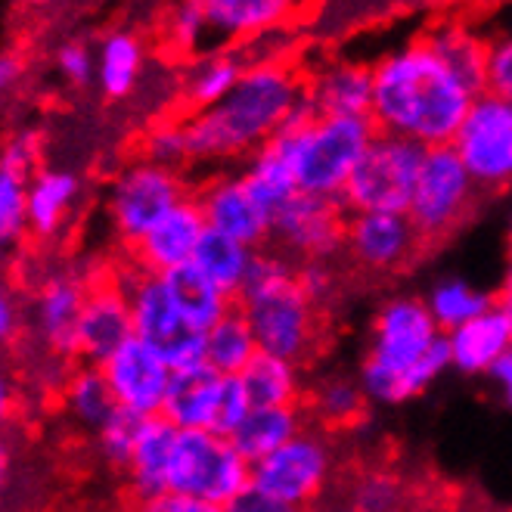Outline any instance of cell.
Segmentation results:
<instances>
[{
  "label": "cell",
  "mask_w": 512,
  "mask_h": 512,
  "mask_svg": "<svg viewBox=\"0 0 512 512\" xmlns=\"http://www.w3.org/2000/svg\"><path fill=\"white\" fill-rule=\"evenodd\" d=\"M255 354H258V342L249 323V311L243 305V298L230 295L227 314L205 333V364L218 370L221 376H239Z\"/></svg>",
  "instance_id": "f1b7e54d"
},
{
  "label": "cell",
  "mask_w": 512,
  "mask_h": 512,
  "mask_svg": "<svg viewBox=\"0 0 512 512\" xmlns=\"http://www.w3.org/2000/svg\"><path fill=\"white\" fill-rule=\"evenodd\" d=\"M450 357V342L435 336V317L423 301H391L376 320V345L367 354V388L385 401L410 398Z\"/></svg>",
  "instance_id": "5b68a950"
},
{
  "label": "cell",
  "mask_w": 512,
  "mask_h": 512,
  "mask_svg": "<svg viewBox=\"0 0 512 512\" xmlns=\"http://www.w3.org/2000/svg\"><path fill=\"white\" fill-rule=\"evenodd\" d=\"M140 426H143V419L134 416V413H125V410H118L109 423L94 435V447H97V454L106 466L118 469L125 475L131 457H134V447H137V435H140Z\"/></svg>",
  "instance_id": "74e56055"
},
{
  "label": "cell",
  "mask_w": 512,
  "mask_h": 512,
  "mask_svg": "<svg viewBox=\"0 0 512 512\" xmlns=\"http://www.w3.org/2000/svg\"><path fill=\"white\" fill-rule=\"evenodd\" d=\"M249 311L261 351L301 370L317 367L339 339V308L317 305L298 286L295 267L280 255H255L236 292Z\"/></svg>",
  "instance_id": "3957f363"
},
{
  "label": "cell",
  "mask_w": 512,
  "mask_h": 512,
  "mask_svg": "<svg viewBox=\"0 0 512 512\" xmlns=\"http://www.w3.org/2000/svg\"><path fill=\"white\" fill-rule=\"evenodd\" d=\"M478 187L454 146L426 149L407 218L419 233L426 258H435L478 212Z\"/></svg>",
  "instance_id": "52a82bcc"
},
{
  "label": "cell",
  "mask_w": 512,
  "mask_h": 512,
  "mask_svg": "<svg viewBox=\"0 0 512 512\" xmlns=\"http://www.w3.org/2000/svg\"><path fill=\"white\" fill-rule=\"evenodd\" d=\"M376 134L373 118L317 115L308 100H301L283 131L267 143H274L289 162L298 193L342 199L351 171Z\"/></svg>",
  "instance_id": "277c9868"
},
{
  "label": "cell",
  "mask_w": 512,
  "mask_h": 512,
  "mask_svg": "<svg viewBox=\"0 0 512 512\" xmlns=\"http://www.w3.org/2000/svg\"><path fill=\"white\" fill-rule=\"evenodd\" d=\"M450 146L478 190L512 187V100L494 90L478 94Z\"/></svg>",
  "instance_id": "4fadbf2b"
},
{
  "label": "cell",
  "mask_w": 512,
  "mask_h": 512,
  "mask_svg": "<svg viewBox=\"0 0 512 512\" xmlns=\"http://www.w3.org/2000/svg\"><path fill=\"white\" fill-rule=\"evenodd\" d=\"M252 485L249 460L215 432H180L171 450L168 494L227 509Z\"/></svg>",
  "instance_id": "30bf717a"
},
{
  "label": "cell",
  "mask_w": 512,
  "mask_h": 512,
  "mask_svg": "<svg viewBox=\"0 0 512 512\" xmlns=\"http://www.w3.org/2000/svg\"><path fill=\"white\" fill-rule=\"evenodd\" d=\"M301 512H320V509H301Z\"/></svg>",
  "instance_id": "9f6ffc18"
},
{
  "label": "cell",
  "mask_w": 512,
  "mask_h": 512,
  "mask_svg": "<svg viewBox=\"0 0 512 512\" xmlns=\"http://www.w3.org/2000/svg\"><path fill=\"white\" fill-rule=\"evenodd\" d=\"M329 472H333V463L326 454V441L317 435H305L292 438L270 457L255 463L252 485L289 506L314 503L326 491Z\"/></svg>",
  "instance_id": "2e32d148"
},
{
  "label": "cell",
  "mask_w": 512,
  "mask_h": 512,
  "mask_svg": "<svg viewBox=\"0 0 512 512\" xmlns=\"http://www.w3.org/2000/svg\"><path fill=\"white\" fill-rule=\"evenodd\" d=\"M81 205V177L69 168L41 165L28 180V236L56 243L66 236Z\"/></svg>",
  "instance_id": "7402d4cb"
},
{
  "label": "cell",
  "mask_w": 512,
  "mask_h": 512,
  "mask_svg": "<svg viewBox=\"0 0 512 512\" xmlns=\"http://www.w3.org/2000/svg\"><path fill=\"white\" fill-rule=\"evenodd\" d=\"M7 283V252L0 249V286Z\"/></svg>",
  "instance_id": "f5cc1de1"
},
{
  "label": "cell",
  "mask_w": 512,
  "mask_h": 512,
  "mask_svg": "<svg viewBox=\"0 0 512 512\" xmlns=\"http://www.w3.org/2000/svg\"><path fill=\"white\" fill-rule=\"evenodd\" d=\"M187 196L193 193L187 190V180L180 177V171L137 159L109 180L103 199L106 227L115 243L131 252Z\"/></svg>",
  "instance_id": "ba28073f"
},
{
  "label": "cell",
  "mask_w": 512,
  "mask_h": 512,
  "mask_svg": "<svg viewBox=\"0 0 512 512\" xmlns=\"http://www.w3.org/2000/svg\"><path fill=\"white\" fill-rule=\"evenodd\" d=\"M305 100L317 115L370 118L373 66L354 63V59H329L305 78Z\"/></svg>",
  "instance_id": "44dd1931"
},
{
  "label": "cell",
  "mask_w": 512,
  "mask_h": 512,
  "mask_svg": "<svg viewBox=\"0 0 512 512\" xmlns=\"http://www.w3.org/2000/svg\"><path fill=\"white\" fill-rule=\"evenodd\" d=\"M143 72V44L131 32H109L97 50V84L106 97L122 100L137 87Z\"/></svg>",
  "instance_id": "1f68e13d"
},
{
  "label": "cell",
  "mask_w": 512,
  "mask_h": 512,
  "mask_svg": "<svg viewBox=\"0 0 512 512\" xmlns=\"http://www.w3.org/2000/svg\"><path fill=\"white\" fill-rule=\"evenodd\" d=\"M500 311L506 314V320H509V329H512V301H506V305H500Z\"/></svg>",
  "instance_id": "db71d44e"
},
{
  "label": "cell",
  "mask_w": 512,
  "mask_h": 512,
  "mask_svg": "<svg viewBox=\"0 0 512 512\" xmlns=\"http://www.w3.org/2000/svg\"><path fill=\"white\" fill-rule=\"evenodd\" d=\"M205 224L236 239L239 246H261L270 239V218L264 208L252 199L243 174H224L208 180L196 193Z\"/></svg>",
  "instance_id": "ffe728a7"
},
{
  "label": "cell",
  "mask_w": 512,
  "mask_h": 512,
  "mask_svg": "<svg viewBox=\"0 0 512 512\" xmlns=\"http://www.w3.org/2000/svg\"><path fill=\"white\" fill-rule=\"evenodd\" d=\"M475 94L419 38L385 50L373 63V125L379 134L450 146Z\"/></svg>",
  "instance_id": "6da1fadb"
},
{
  "label": "cell",
  "mask_w": 512,
  "mask_h": 512,
  "mask_svg": "<svg viewBox=\"0 0 512 512\" xmlns=\"http://www.w3.org/2000/svg\"><path fill=\"white\" fill-rule=\"evenodd\" d=\"M227 512H295V509H292L289 503L277 500V497H270V494L258 491L255 485H249L243 494H239V497L227 506Z\"/></svg>",
  "instance_id": "bcb514c9"
},
{
  "label": "cell",
  "mask_w": 512,
  "mask_h": 512,
  "mask_svg": "<svg viewBox=\"0 0 512 512\" xmlns=\"http://www.w3.org/2000/svg\"><path fill=\"white\" fill-rule=\"evenodd\" d=\"M494 376L503 382V391H506V401L512 404V351H506L497 364H494Z\"/></svg>",
  "instance_id": "f907efd6"
},
{
  "label": "cell",
  "mask_w": 512,
  "mask_h": 512,
  "mask_svg": "<svg viewBox=\"0 0 512 512\" xmlns=\"http://www.w3.org/2000/svg\"><path fill=\"white\" fill-rule=\"evenodd\" d=\"M298 413L295 407H270V410H249V416L239 423V429L230 435V444L243 454L246 460L261 463L274 450L292 441L298 429Z\"/></svg>",
  "instance_id": "d6a6232c"
},
{
  "label": "cell",
  "mask_w": 512,
  "mask_h": 512,
  "mask_svg": "<svg viewBox=\"0 0 512 512\" xmlns=\"http://www.w3.org/2000/svg\"><path fill=\"white\" fill-rule=\"evenodd\" d=\"M19 413V382L10 367L0 360V432H4Z\"/></svg>",
  "instance_id": "7dc6e473"
},
{
  "label": "cell",
  "mask_w": 512,
  "mask_h": 512,
  "mask_svg": "<svg viewBox=\"0 0 512 512\" xmlns=\"http://www.w3.org/2000/svg\"><path fill=\"white\" fill-rule=\"evenodd\" d=\"M506 301H512V261H509V277H506V283H503V289L491 298V305H506Z\"/></svg>",
  "instance_id": "816d5d0a"
},
{
  "label": "cell",
  "mask_w": 512,
  "mask_h": 512,
  "mask_svg": "<svg viewBox=\"0 0 512 512\" xmlns=\"http://www.w3.org/2000/svg\"><path fill=\"white\" fill-rule=\"evenodd\" d=\"M301 100L305 78L283 59L249 66L221 103L184 118L190 162L255 156L270 137L283 131Z\"/></svg>",
  "instance_id": "7a4b0ae2"
},
{
  "label": "cell",
  "mask_w": 512,
  "mask_h": 512,
  "mask_svg": "<svg viewBox=\"0 0 512 512\" xmlns=\"http://www.w3.org/2000/svg\"><path fill=\"white\" fill-rule=\"evenodd\" d=\"M295 413L308 435H317L323 441H342L370 423V401L364 388L333 376L301 388Z\"/></svg>",
  "instance_id": "ac0fdd59"
},
{
  "label": "cell",
  "mask_w": 512,
  "mask_h": 512,
  "mask_svg": "<svg viewBox=\"0 0 512 512\" xmlns=\"http://www.w3.org/2000/svg\"><path fill=\"white\" fill-rule=\"evenodd\" d=\"M199 4L215 47H230L280 32L301 0H199Z\"/></svg>",
  "instance_id": "603a6c76"
},
{
  "label": "cell",
  "mask_w": 512,
  "mask_h": 512,
  "mask_svg": "<svg viewBox=\"0 0 512 512\" xmlns=\"http://www.w3.org/2000/svg\"><path fill=\"white\" fill-rule=\"evenodd\" d=\"M28 236V177L0 171V249H19Z\"/></svg>",
  "instance_id": "d590c367"
},
{
  "label": "cell",
  "mask_w": 512,
  "mask_h": 512,
  "mask_svg": "<svg viewBox=\"0 0 512 512\" xmlns=\"http://www.w3.org/2000/svg\"><path fill=\"white\" fill-rule=\"evenodd\" d=\"M512 339V329L503 311L481 314L460 329H454L450 339V354L463 370H485L494 367L497 360L506 354V345Z\"/></svg>",
  "instance_id": "4dcf8cb0"
},
{
  "label": "cell",
  "mask_w": 512,
  "mask_h": 512,
  "mask_svg": "<svg viewBox=\"0 0 512 512\" xmlns=\"http://www.w3.org/2000/svg\"><path fill=\"white\" fill-rule=\"evenodd\" d=\"M193 264L218 286V292H224L230 298L239 292V286H243V280H246L249 255H246V246H239L236 239L208 227L199 249H196Z\"/></svg>",
  "instance_id": "e575fe53"
},
{
  "label": "cell",
  "mask_w": 512,
  "mask_h": 512,
  "mask_svg": "<svg viewBox=\"0 0 512 512\" xmlns=\"http://www.w3.org/2000/svg\"><path fill=\"white\" fill-rule=\"evenodd\" d=\"M488 90L512 100V28L488 44Z\"/></svg>",
  "instance_id": "7bdbcfd3"
},
{
  "label": "cell",
  "mask_w": 512,
  "mask_h": 512,
  "mask_svg": "<svg viewBox=\"0 0 512 512\" xmlns=\"http://www.w3.org/2000/svg\"><path fill=\"white\" fill-rule=\"evenodd\" d=\"M423 159L426 146H419L416 140L376 134L342 190L345 208L354 215H407L419 171H423Z\"/></svg>",
  "instance_id": "9c48e42d"
},
{
  "label": "cell",
  "mask_w": 512,
  "mask_h": 512,
  "mask_svg": "<svg viewBox=\"0 0 512 512\" xmlns=\"http://www.w3.org/2000/svg\"><path fill=\"white\" fill-rule=\"evenodd\" d=\"M348 208L342 199H326L311 193H295L270 221V239L277 255L292 267L314 264L329 255H339L348 233Z\"/></svg>",
  "instance_id": "5bb4252c"
},
{
  "label": "cell",
  "mask_w": 512,
  "mask_h": 512,
  "mask_svg": "<svg viewBox=\"0 0 512 512\" xmlns=\"http://www.w3.org/2000/svg\"><path fill=\"white\" fill-rule=\"evenodd\" d=\"M180 429L165 416L143 419L134 457L125 469L128 497H162L168 494V466Z\"/></svg>",
  "instance_id": "484cf974"
},
{
  "label": "cell",
  "mask_w": 512,
  "mask_h": 512,
  "mask_svg": "<svg viewBox=\"0 0 512 512\" xmlns=\"http://www.w3.org/2000/svg\"><path fill=\"white\" fill-rule=\"evenodd\" d=\"M32 4H50V0H32Z\"/></svg>",
  "instance_id": "11a10c76"
},
{
  "label": "cell",
  "mask_w": 512,
  "mask_h": 512,
  "mask_svg": "<svg viewBox=\"0 0 512 512\" xmlns=\"http://www.w3.org/2000/svg\"><path fill=\"white\" fill-rule=\"evenodd\" d=\"M56 69L63 72L69 84H90L97 81V53L84 41H66L56 50Z\"/></svg>",
  "instance_id": "b9f144b4"
},
{
  "label": "cell",
  "mask_w": 512,
  "mask_h": 512,
  "mask_svg": "<svg viewBox=\"0 0 512 512\" xmlns=\"http://www.w3.org/2000/svg\"><path fill=\"white\" fill-rule=\"evenodd\" d=\"M140 159L174 168V171L184 168L190 162L184 122H162L156 128H149V134L143 137V156Z\"/></svg>",
  "instance_id": "ab89813d"
},
{
  "label": "cell",
  "mask_w": 512,
  "mask_h": 512,
  "mask_svg": "<svg viewBox=\"0 0 512 512\" xmlns=\"http://www.w3.org/2000/svg\"><path fill=\"white\" fill-rule=\"evenodd\" d=\"M239 382H243V388H246L252 410L295 407L298 395H301L295 373H292V364H286V360L267 354V351H258L249 360V367L239 373Z\"/></svg>",
  "instance_id": "836d02e7"
},
{
  "label": "cell",
  "mask_w": 512,
  "mask_h": 512,
  "mask_svg": "<svg viewBox=\"0 0 512 512\" xmlns=\"http://www.w3.org/2000/svg\"><path fill=\"white\" fill-rule=\"evenodd\" d=\"M246 69L249 56L239 53V47H215L193 56L184 75H180V103L190 109V115L212 109L239 84Z\"/></svg>",
  "instance_id": "d4e9b609"
},
{
  "label": "cell",
  "mask_w": 512,
  "mask_h": 512,
  "mask_svg": "<svg viewBox=\"0 0 512 512\" xmlns=\"http://www.w3.org/2000/svg\"><path fill=\"white\" fill-rule=\"evenodd\" d=\"M134 339V317H131V301L128 292L118 280L115 267L109 274H97L94 286L87 292L84 311L78 320V345L75 360L78 364H94L103 367L106 360L125 348Z\"/></svg>",
  "instance_id": "9a60e30c"
},
{
  "label": "cell",
  "mask_w": 512,
  "mask_h": 512,
  "mask_svg": "<svg viewBox=\"0 0 512 512\" xmlns=\"http://www.w3.org/2000/svg\"><path fill=\"white\" fill-rule=\"evenodd\" d=\"M177 311L184 314V320L199 329V333H208L230 308V298L224 292H218V286L208 280L196 264H184L171 270V274L162 277Z\"/></svg>",
  "instance_id": "f546056e"
},
{
  "label": "cell",
  "mask_w": 512,
  "mask_h": 512,
  "mask_svg": "<svg viewBox=\"0 0 512 512\" xmlns=\"http://www.w3.org/2000/svg\"><path fill=\"white\" fill-rule=\"evenodd\" d=\"M25 333V301L10 283L0 286V348L13 345Z\"/></svg>",
  "instance_id": "ee69618b"
},
{
  "label": "cell",
  "mask_w": 512,
  "mask_h": 512,
  "mask_svg": "<svg viewBox=\"0 0 512 512\" xmlns=\"http://www.w3.org/2000/svg\"><path fill=\"white\" fill-rule=\"evenodd\" d=\"M125 512H227L221 506L177 497V494H162V497H128Z\"/></svg>",
  "instance_id": "f6af8a7d"
},
{
  "label": "cell",
  "mask_w": 512,
  "mask_h": 512,
  "mask_svg": "<svg viewBox=\"0 0 512 512\" xmlns=\"http://www.w3.org/2000/svg\"><path fill=\"white\" fill-rule=\"evenodd\" d=\"M22 75V63L16 53H0V97L16 84V78Z\"/></svg>",
  "instance_id": "c3c4849f"
},
{
  "label": "cell",
  "mask_w": 512,
  "mask_h": 512,
  "mask_svg": "<svg viewBox=\"0 0 512 512\" xmlns=\"http://www.w3.org/2000/svg\"><path fill=\"white\" fill-rule=\"evenodd\" d=\"M59 404L81 432L97 435L109 419L118 413V404L112 398V388L100 367L94 364H75L63 391H59Z\"/></svg>",
  "instance_id": "83f0119b"
},
{
  "label": "cell",
  "mask_w": 512,
  "mask_h": 512,
  "mask_svg": "<svg viewBox=\"0 0 512 512\" xmlns=\"http://www.w3.org/2000/svg\"><path fill=\"white\" fill-rule=\"evenodd\" d=\"M10 478H13V450L10 444L0 438V497L10 488Z\"/></svg>",
  "instance_id": "681fc988"
},
{
  "label": "cell",
  "mask_w": 512,
  "mask_h": 512,
  "mask_svg": "<svg viewBox=\"0 0 512 512\" xmlns=\"http://www.w3.org/2000/svg\"><path fill=\"white\" fill-rule=\"evenodd\" d=\"M41 168V134L35 128H22L0 143V171L28 177Z\"/></svg>",
  "instance_id": "60d3db41"
},
{
  "label": "cell",
  "mask_w": 512,
  "mask_h": 512,
  "mask_svg": "<svg viewBox=\"0 0 512 512\" xmlns=\"http://www.w3.org/2000/svg\"><path fill=\"white\" fill-rule=\"evenodd\" d=\"M423 41L435 50L441 63L454 72L472 94L488 90V44L463 22H438L423 32Z\"/></svg>",
  "instance_id": "4316f807"
},
{
  "label": "cell",
  "mask_w": 512,
  "mask_h": 512,
  "mask_svg": "<svg viewBox=\"0 0 512 512\" xmlns=\"http://www.w3.org/2000/svg\"><path fill=\"white\" fill-rule=\"evenodd\" d=\"M491 308V298L472 292L463 283H447L432 298V317L441 329H460L463 323L481 317Z\"/></svg>",
  "instance_id": "f35d334b"
},
{
  "label": "cell",
  "mask_w": 512,
  "mask_h": 512,
  "mask_svg": "<svg viewBox=\"0 0 512 512\" xmlns=\"http://www.w3.org/2000/svg\"><path fill=\"white\" fill-rule=\"evenodd\" d=\"M509 512H512V509H509Z\"/></svg>",
  "instance_id": "6f0895ef"
},
{
  "label": "cell",
  "mask_w": 512,
  "mask_h": 512,
  "mask_svg": "<svg viewBox=\"0 0 512 512\" xmlns=\"http://www.w3.org/2000/svg\"><path fill=\"white\" fill-rule=\"evenodd\" d=\"M221 388L224 376L208 364L174 370L162 416L180 432H212L221 404Z\"/></svg>",
  "instance_id": "cb8c5ba5"
},
{
  "label": "cell",
  "mask_w": 512,
  "mask_h": 512,
  "mask_svg": "<svg viewBox=\"0 0 512 512\" xmlns=\"http://www.w3.org/2000/svg\"><path fill=\"white\" fill-rule=\"evenodd\" d=\"M94 277L97 274L81 267H47L38 277L25 301V336L35 351L66 360L75 357L78 320Z\"/></svg>",
  "instance_id": "7c38bea8"
},
{
  "label": "cell",
  "mask_w": 512,
  "mask_h": 512,
  "mask_svg": "<svg viewBox=\"0 0 512 512\" xmlns=\"http://www.w3.org/2000/svg\"><path fill=\"white\" fill-rule=\"evenodd\" d=\"M115 274L122 280L128 301H131L134 339L159 351L171 370H187V367L205 364V333L193 329L184 320V314L177 311L165 280L143 274L131 261L118 264Z\"/></svg>",
  "instance_id": "8fae6325"
},
{
  "label": "cell",
  "mask_w": 512,
  "mask_h": 512,
  "mask_svg": "<svg viewBox=\"0 0 512 512\" xmlns=\"http://www.w3.org/2000/svg\"><path fill=\"white\" fill-rule=\"evenodd\" d=\"M205 230L208 224H205L199 199L187 196L131 249V264L140 267L143 274L165 277L177 267L193 264Z\"/></svg>",
  "instance_id": "d6986e66"
},
{
  "label": "cell",
  "mask_w": 512,
  "mask_h": 512,
  "mask_svg": "<svg viewBox=\"0 0 512 512\" xmlns=\"http://www.w3.org/2000/svg\"><path fill=\"white\" fill-rule=\"evenodd\" d=\"M100 370L112 388L118 410L134 413L140 419L162 416L174 370L165 364V357L159 351H153L140 339H131L125 348H118Z\"/></svg>",
  "instance_id": "e0dca14e"
},
{
  "label": "cell",
  "mask_w": 512,
  "mask_h": 512,
  "mask_svg": "<svg viewBox=\"0 0 512 512\" xmlns=\"http://www.w3.org/2000/svg\"><path fill=\"white\" fill-rule=\"evenodd\" d=\"M165 32H168V44L177 53L199 56L205 50H215L212 28H208V19L199 0H177V7L168 16Z\"/></svg>",
  "instance_id": "8d00e7d4"
},
{
  "label": "cell",
  "mask_w": 512,
  "mask_h": 512,
  "mask_svg": "<svg viewBox=\"0 0 512 512\" xmlns=\"http://www.w3.org/2000/svg\"><path fill=\"white\" fill-rule=\"evenodd\" d=\"M426 261L419 233L407 215L367 212L348 218L345 246L333 267L348 292H360L398 280Z\"/></svg>",
  "instance_id": "8992f818"
}]
</instances>
